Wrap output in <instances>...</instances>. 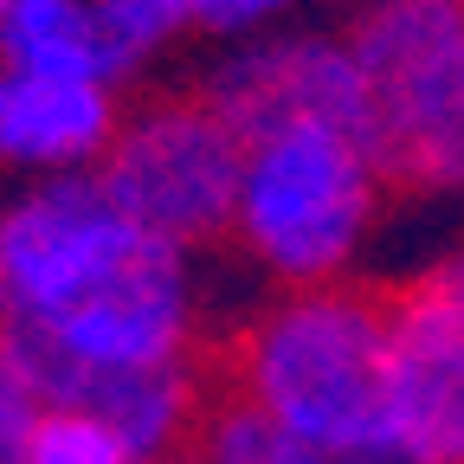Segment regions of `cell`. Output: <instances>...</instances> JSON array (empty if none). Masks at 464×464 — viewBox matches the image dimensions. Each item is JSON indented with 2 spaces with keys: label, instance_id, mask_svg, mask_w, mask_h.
Returning a JSON list of instances; mask_svg holds the SVG:
<instances>
[{
  "label": "cell",
  "instance_id": "6da1fadb",
  "mask_svg": "<svg viewBox=\"0 0 464 464\" xmlns=\"http://www.w3.org/2000/svg\"><path fill=\"white\" fill-rule=\"evenodd\" d=\"M387 329H393V284H310L284 290L277 304L246 316L226 342L207 348V368L239 387L252 406L297 432L304 445L348 458L362 445L393 439L381 374H387Z\"/></svg>",
  "mask_w": 464,
  "mask_h": 464
},
{
  "label": "cell",
  "instance_id": "7a4b0ae2",
  "mask_svg": "<svg viewBox=\"0 0 464 464\" xmlns=\"http://www.w3.org/2000/svg\"><path fill=\"white\" fill-rule=\"evenodd\" d=\"M374 155L316 116H284L246 142V181L232 213V252L284 290L335 284L355 265L381 213Z\"/></svg>",
  "mask_w": 464,
  "mask_h": 464
},
{
  "label": "cell",
  "instance_id": "3957f363",
  "mask_svg": "<svg viewBox=\"0 0 464 464\" xmlns=\"http://www.w3.org/2000/svg\"><path fill=\"white\" fill-rule=\"evenodd\" d=\"M348 52L374 97V174L387 200L464 188V0H368Z\"/></svg>",
  "mask_w": 464,
  "mask_h": 464
},
{
  "label": "cell",
  "instance_id": "277c9868",
  "mask_svg": "<svg viewBox=\"0 0 464 464\" xmlns=\"http://www.w3.org/2000/svg\"><path fill=\"white\" fill-rule=\"evenodd\" d=\"M97 181L149 239H168L181 252L226 246L246 181V136L200 91L155 97L123 116L110 155L97 161Z\"/></svg>",
  "mask_w": 464,
  "mask_h": 464
},
{
  "label": "cell",
  "instance_id": "5b68a950",
  "mask_svg": "<svg viewBox=\"0 0 464 464\" xmlns=\"http://www.w3.org/2000/svg\"><path fill=\"white\" fill-rule=\"evenodd\" d=\"M149 246V232L84 174H45L0 207V329H52Z\"/></svg>",
  "mask_w": 464,
  "mask_h": 464
},
{
  "label": "cell",
  "instance_id": "8992f818",
  "mask_svg": "<svg viewBox=\"0 0 464 464\" xmlns=\"http://www.w3.org/2000/svg\"><path fill=\"white\" fill-rule=\"evenodd\" d=\"M381 406L393 445L420 464H464V310L426 271L393 284Z\"/></svg>",
  "mask_w": 464,
  "mask_h": 464
},
{
  "label": "cell",
  "instance_id": "52a82bcc",
  "mask_svg": "<svg viewBox=\"0 0 464 464\" xmlns=\"http://www.w3.org/2000/svg\"><path fill=\"white\" fill-rule=\"evenodd\" d=\"M84 368H174L194 355V271L188 252L149 239L91 304L58 316L52 329H26Z\"/></svg>",
  "mask_w": 464,
  "mask_h": 464
},
{
  "label": "cell",
  "instance_id": "ba28073f",
  "mask_svg": "<svg viewBox=\"0 0 464 464\" xmlns=\"http://www.w3.org/2000/svg\"><path fill=\"white\" fill-rule=\"evenodd\" d=\"M123 110L110 84L84 78H39L0 65V168L20 174H84L110 155Z\"/></svg>",
  "mask_w": 464,
  "mask_h": 464
},
{
  "label": "cell",
  "instance_id": "9c48e42d",
  "mask_svg": "<svg viewBox=\"0 0 464 464\" xmlns=\"http://www.w3.org/2000/svg\"><path fill=\"white\" fill-rule=\"evenodd\" d=\"M0 65L39 78H84L116 91V58L97 26V0H14L0 14Z\"/></svg>",
  "mask_w": 464,
  "mask_h": 464
},
{
  "label": "cell",
  "instance_id": "30bf717a",
  "mask_svg": "<svg viewBox=\"0 0 464 464\" xmlns=\"http://www.w3.org/2000/svg\"><path fill=\"white\" fill-rule=\"evenodd\" d=\"M200 381H207V400H200V420H194V439H188L194 464H335L329 451L304 445L297 432H284L239 387H226L207 368V355H200Z\"/></svg>",
  "mask_w": 464,
  "mask_h": 464
},
{
  "label": "cell",
  "instance_id": "8fae6325",
  "mask_svg": "<svg viewBox=\"0 0 464 464\" xmlns=\"http://www.w3.org/2000/svg\"><path fill=\"white\" fill-rule=\"evenodd\" d=\"M97 26L110 39V58H116V72H136L149 52H161L188 20V0H97Z\"/></svg>",
  "mask_w": 464,
  "mask_h": 464
},
{
  "label": "cell",
  "instance_id": "7c38bea8",
  "mask_svg": "<svg viewBox=\"0 0 464 464\" xmlns=\"http://www.w3.org/2000/svg\"><path fill=\"white\" fill-rule=\"evenodd\" d=\"M26 464H136V451L103 420L72 413V406H45L26 439Z\"/></svg>",
  "mask_w": 464,
  "mask_h": 464
},
{
  "label": "cell",
  "instance_id": "4fadbf2b",
  "mask_svg": "<svg viewBox=\"0 0 464 464\" xmlns=\"http://www.w3.org/2000/svg\"><path fill=\"white\" fill-rule=\"evenodd\" d=\"M39 413H45V400L33 393L14 342L0 335V464H26V439H33Z\"/></svg>",
  "mask_w": 464,
  "mask_h": 464
},
{
  "label": "cell",
  "instance_id": "5bb4252c",
  "mask_svg": "<svg viewBox=\"0 0 464 464\" xmlns=\"http://www.w3.org/2000/svg\"><path fill=\"white\" fill-rule=\"evenodd\" d=\"M297 0H188V20L207 33H252L277 14H290Z\"/></svg>",
  "mask_w": 464,
  "mask_h": 464
},
{
  "label": "cell",
  "instance_id": "9a60e30c",
  "mask_svg": "<svg viewBox=\"0 0 464 464\" xmlns=\"http://www.w3.org/2000/svg\"><path fill=\"white\" fill-rule=\"evenodd\" d=\"M168 464H194V458H188V451H181V458H168Z\"/></svg>",
  "mask_w": 464,
  "mask_h": 464
},
{
  "label": "cell",
  "instance_id": "2e32d148",
  "mask_svg": "<svg viewBox=\"0 0 464 464\" xmlns=\"http://www.w3.org/2000/svg\"><path fill=\"white\" fill-rule=\"evenodd\" d=\"M7 7H14V0H0V14H7Z\"/></svg>",
  "mask_w": 464,
  "mask_h": 464
}]
</instances>
